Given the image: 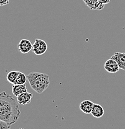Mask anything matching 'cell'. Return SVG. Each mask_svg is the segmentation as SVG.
<instances>
[{"mask_svg": "<svg viewBox=\"0 0 125 129\" xmlns=\"http://www.w3.org/2000/svg\"><path fill=\"white\" fill-rule=\"evenodd\" d=\"M21 115L18 103L5 91L0 93V120L11 125Z\"/></svg>", "mask_w": 125, "mask_h": 129, "instance_id": "obj_1", "label": "cell"}, {"mask_svg": "<svg viewBox=\"0 0 125 129\" xmlns=\"http://www.w3.org/2000/svg\"><path fill=\"white\" fill-rule=\"evenodd\" d=\"M27 78L31 87L39 94L44 92L50 84L49 75L42 73L31 72L28 75Z\"/></svg>", "mask_w": 125, "mask_h": 129, "instance_id": "obj_2", "label": "cell"}, {"mask_svg": "<svg viewBox=\"0 0 125 129\" xmlns=\"http://www.w3.org/2000/svg\"><path fill=\"white\" fill-rule=\"evenodd\" d=\"M47 44L44 40L36 39L33 44L32 51L36 55H42L47 52Z\"/></svg>", "mask_w": 125, "mask_h": 129, "instance_id": "obj_3", "label": "cell"}, {"mask_svg": "<svg viewBox=\"0 0 125 129\" xmlns=\"http://www.w3.org/2000/svg\"><path fill=\"white\" fill-rule=\"evenodd\" d=\"M104 68L110 73H116L119 70V67L116 61L111 58L107 60L105 63Z\"/></svg>", "mask_w": 125, "mask_h": 129, "instance_id": "obj_4", "label": "cell"}, {"mask_svg": "<svg viewBox=\"0 0 125 129\" xmlns=\"http://www.w3.org/2000/svg\"><path fill=\"white\" fill-rule=\"evenodd\" d=\"M18 50L21 53L26 54L33 50V44L28 39H22L18 44Z\"/></svg>", "mask_w": 125, "mask_h": 129, "instance_id": "obj_5", "label": "cell"}, {"mask_svg": "<svg viewBox=\"0 0 125 129\" xmlns=\"http://www.w3.org/2000/svg\"><path fill=\"white\" fill-rule=\"evenodd\" d=\"M33 97V94L31 92H23L17 96V101L19 104L26 105L29 104L31 102V99Z\"/></svg>", "mask_w": 125, "mask_h": 129, "instance_id": "obj_6", "label": "cell"}, {"mask_svg": "<svg viewBox=\"0 0 125 129\" xmlns=\"http://www.w3.org/2000/svg\"><path fill=\"white\" fill-rule=\"evenodd\" d=\"M111 58L116 61L119 69L125 71V53L116 52Z\"/></svg>", "mask_w": 125, "mask_h": 129, "instance_id": "obj_7", "label": "cell"}, {"mask_svg": "<svg viewBox=\"0 0 125 129\" xmlns=\"http://www.w3.org/2000/svg\"><path fill=\"white\" fill-rule=\"evenodd\" d=\"M93 106L94 103L92 101L90 100H85L80 103L79 107L83 113L86 114H91Z\"/></svg>", "mask_w": 125, "mask_h": 129, "instance_id": "obj_8", "label": "cell"}, {"mask_svg": "<svg viewBox=\"0 0 125 129\" xmlns=\"http://www.w3.org/2000/svg\"><path fill=\"white\" fill-rule=\"evenodd\" d=\"M105 114V111L103 107L98 104H94L93 107L91 112V114L96 119L102 117Z\"/></svg>", "mask_w": 125, "mask_h": 129, "instance_id": "obj_9", "label": "cell"}, {"mask_svg": "<svg viewBox=\"0 0 125 129\" xmlns=\"http://www.w3.org/2000/svg\"><path fill=\"white\" fill-rule=\"evenodd\" d=\"M27 86L26 84H13L12 92L16 97L18 96L23 92H27Z\"/></svg>", "mask_w": 125, "mask_h": 129, "instance_id": "obj_10", "label": "cell"}, {"mask_svg": "<svg viewBox=\"0 0 125 129\" xmlns=\"http://www.w3.org/2000/svg\"><path fill=\"white\" fill-rule=\"evenodd\" d=\"M19 73V72H17V71H11L9 72L6 76V80L9 83L14 84Z\"/></svg>", "mask_w": 125, "mask_h": 129, "instance_id": "obj_11", "label": "cell"}, {"mask_svg": "<svg viewBox=\"0 0 125 129\" xmlns=\"http://www.w3.org/2000/svg\"><path fill=\"white\" fill-rule=\"evenodd\" d=\"M27 80H28V78H27V76H26L25 74L19 72L14 84H24L26 83Z\"/></svg>", "mask_w": 125, "mask_h": 129, "instance_id": "obj_12", "label": "cell"}, {"mask_svg": "<svg viewBox=\"0 0 125 129\" xmlns=\"http://www.w3.org/2000/svg\"><path fill=\"white\" fill-rule=\"evenodd\" d=\"M98 0H83L84 3L88 6L91 10H94V6Z\"/></svg>", "mask_w": 125, "mask_h": 129, "instance_id": "obj_13", "label": "cell"}, {"mask_svg": "<svg viewBox=\"0 0 125 129\" xmlns=\"http://www.w3.org/2000/svg\"><path fill=\"white\" fill-rule=\"evenodd\" d=\"M105 5V4L102 3V2H100V1H99L98 0V1H96V3H95V6H94V10H97V11L102 10V9H104Z\"/></svg>", "mask_w": 125, "mask_h": 129, "instance_id": "obj_14", "label": "cell"}, {"mask_svg": "<svg viewBox=\"0 0 125 129\" xmlns=\"http://www.w3.org/2000/svg\"><path fill=\"white\" fill-rule=\"evenodd\" d=\"M0 129H11V125L0 120Z\"/></svg>", "mask_w": 125, "mask_h": 129, "instance_id": "obj_15", "label": "cell"}, {"mask_svg": "<svg viewBox=\"0 0 125 129\" xmlns=\"http://www.w3.org/2000/svg\"><path fill=\"white\" fill-rule=\"evenodd\" d=\"M10 0H0V6H3L9 3Z\"/></svg>", "mask_w": 125, "mask_h": 129, "instance_id": "obj_16", "label": "cell"}, {"mask_svg": "<svg viewBox=\"0 0 125 129\" xmlns=\"http://www.w3.org/2000/svg\"><path fill=\"white\" fill-rule=\"evenodd\" d=\"M98 1L102 2V3L105 4V5H107V4H108L110 3V0H98Z\"/></svg>", "mask_w": 125, "mask_h": 129, "instance_id": "obj_17", "label": "cell"}, {"mask_svg": "<svg viewBox=\"0 0 125 129\" xmlns=\"http://www.w3.org/2000/svg\"><path fill=\"white\" fill-rule=\"evenodd\" d=\"M21 129H22V128H21Z\"/></svg>", "mask_w": 125, "mask_h": 129, "instance_id": "obj_18", "label": "cell"}]
</instances>
